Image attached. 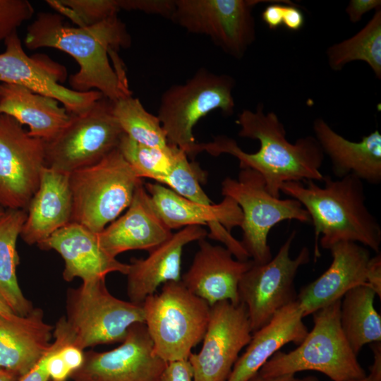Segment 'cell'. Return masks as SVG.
Here are the masks:
<instances>
[{
  "mask_svg": "<svg viewBox=\"0 0 381 381\" xmlns=\"http://www.w3.org/2000/svg\"><path fill=\"white\" fill-rule=\"evenodd\" d=\"M14 314L15 313L8 306V305L7 304L6 301L4 299L2 296L0 294V315L5 317H9Z\"/></svg>",
  "mask_w": 381,
  "mask_h": 381,
  "instance_id": "cell-46",
  "label": "cell"
},
{
  "mask_svg": "<svg viewBox=\"0 0 381 381\" xmlns=\"http://www.w3.org/2000/svg\"><path fill=\"white\" fill-rule=\"evenodd\" d=\"M198 244L191 265L181 276L183 285L210 306L223 301L240 303L239 282L253 261L239 260L226 247L212 245L205 238Z\"/></svg>",
  "mask_w": 381,
  "mask_h": 381,
  "instance_id": "cell-18",
  "label": "cell"
},
{
  "mask_svg": "<svg viewBox=\"0 0 381 381\" xmlns=\"http://www.w3.org/2000/svg\"><path fill=\"white\" fill-rule=\"evenodd\" d=\"M273 1L175 0L171 20L188 32L209 37L224 53L241 59L256 39L253 8Z\"/></svg>",
  "mask_w": 381,
  "mask_h": 381,
  "instance_id": "cell-11",
  "label": "cell"
},
{
  "mask_svg": "<svg viewBox=\"0 0 381 381\" xmlns=\"http://www.w3.org/2000/svg\"><path fill=\"white\" fill-rule=\"evenodd\" d=\"M373 354V362L370 366L367 377L370 381H381V341L370 344Z\"/></svg>",
  "mask_w": 381,
  "mask_h": 381,
  "instance_id": "cell-42",
  "label": "cell"
},
{
  "mask_svg": "<svg viewBox=\"0 0 381 381\" xmlns=\"http://www.w3.org/2000/svg\"><path fill=\"white\" fill-rule=\"evenodd\" d=\"M236 123L238 135L258 140L259 150L254 153L244 152L236 141L226 135H218L212 142L198 143L197 154L205 151L212 156L228 154L236 157L241 169H250L264 179L267 191L280 197L284 183L322 181L320 171L325 154L314 136L298 138L294 143L286 138L282 122L273 111L264 112L260 103L255 111L244 109L238 114Z\"/></svg>",
  "mask_w": 381,
  "mask_h": 381,
  "instance_id": "cell-2",
  "label": "cell"
},
{
  "mask_svg": "<svg viewBox=\"0 0 381 381\" xmlns=\"http://www.w3.org/2000/svg\"><path fill=\"white\" fill-rule=\"evenodd\" d=\"M295 4L290 1H278L270 4L265 7L261 13L262 21L267 25L270 30H276L282 25L284 4Z\"/></svg>",
  "mask_w": 381,
  "mask_h": 381,
  "instance_id": "cell-39",
  "label": "cell"
},
{
  "mask_svg": "<svg viewBox=\"0 0 381 381\" xmlns=\"http://www.w3.org/2000/svg\"><path fill=\"white\" fill-rule=\"evenodd\" d=\"M112 102L114 115L126 135L145 145L169 146L159 118L148 112L139 99L131 95Z\"/></svg>",
  "mask_w": 381,
  "mask_h": 381,
  "instance_id": "cell-31",
  "label": "cell"
},
{
  "mask_svg": "<svg viewBox=\"0 0 381 381\" xmlns=\"http://www.w3.org/2000/svg\"><path fill=\"white\" fill-rule=\"evenodd\" d=\"M35 13L27 0H0V42L5 41Z\"/></svg>",
  "mask_w": 381,
  "mask_h": 381,
  "instance_id": "cell-35",
  "label": "cell"
},
{
  "mask_svg": "<svg viewBox=\"0 0 381 381\" xmlns=\"http://www.w3.org/2000/svg\"><path fill=\"white\" fill-rule=\"evenodd\" d=\"M207 236V231L201 226H188L149 252L146 258H131L126 274L129 301L142 305L159 286L180 281L183 248Z\"/></svg>",
  "mask_w": 381,
  "mask_h": 381,
  "instance_id": "cell-22",
  "label": "cell"
},
{
  "mask_svg": "<svg viewBox=\"0 0 381 381\" xmlns=\"http://www.w3.org/2000/svg\"><path fill=\"white\" fill-rule=\"evenodd\" d=\"M145 188L158 214L171 230L207 225L210 228L208 238L224 243L236 259H250L241 242L230 233L242 222L241 210L232 199L224 197L219 204L204 205L185 198L157 182L147 183Z\"/></svg>",
  "mask_w": 381,
  "mask_h": 381,
  "instance_id": "cell-17",
  "label": "cell"
},
{
  "mask_svg": "<svg viewBox=\"0 0 381 381\" xmlns=\"http://www.w3.org/2000/svg\"><path fill=\"white\" fill-rule=\"evenodd\" d=\"M64 20L57 13H39L27 28L26 47L53 48L71 56L79 66L69 78L73 90H97L112 102L132 95L122 65H111L109 58L131 45V36L121 20L115 16L84 27L71 26Z\"/></svg>",
  "mask_w": 381,
  "mask_h": 381,
  "instance_id": "cell-1",
  "label": "cell"
},
{
  "mask_svg": "<svg viewBox=\"0 0 381 381\" xmlns=\"http://www.w3.org/2000/svg\"><path fill=\"white\" fill-rule=\"evenodd\" d=\"M142 306L155 354L167 363L188 360L202 341L210 306L180 280L164 284Z\"/></svg>",
  "mask_w": 381,
  "mask_h": 381,
  "instance_id": "cell-5",
  "label": "cell"
},
{
  "mask_svg": "<svg viewBox=\"0 0 381 381\" xmlns=\"http://www.w3.org/2000/svg\"><path fill=\"white\" fill-rule=\"evenodd\" d=\"M222 194L235 201L241 210L240 242L255 264H265L272 258L267 236L274 226L291 219L310 222L308 212L298 200L272 195L263 177L250 169H241L237 179L225 178Z\"/></svg>",
  "mask_w": 381,
  "mask_h": 381,
  "instance_id": "cell-8",
  "label": "cell"
},
{
  "mask_svg": "<svg viewBox=\"0 0 381 381\" xmlns=\"http://www.w3.org/2000/svg\"><path fill=\"white\" fill-rule=\"evenodd\" d=\"M367 284L381 298V254L370 258L367 270Z\"/></svg>",
  "mask_w": 381,
  "mask_h": 381,
  "instance_id": "cell-41",
  "label": "cell"
},
{
  "mask_svg": "<svg viewBox=\"0 0 381 381\" xmlns=\"http://www.w3.org/2000/svg\"><path fill=\"white\" fill-rule=\"evenodd\" d=\"M188 155L181 150L170 173L161 184H165L181 196L204 205L213 204L201 188L206 181V171L198 163L190 162Z\"/></svg>",
  "mask_w": 381,
  "mask_h": 381,
  "instance_id": "cell-33",
  "label": "cell"
},
{
  "mask_svg": "<svg viewBox=\"0 0 381 381\" xmlns=\"http://www.w3.org/2000/svg\"><path fill=\"white\" fill-rule=\"evenodd\" d=\"M53 330L39 308H33L23 316L0 315V368L11 371L20 379L47 353Z\"/></svg>",
  "mask_w": 381,
  "mask_h": 381,
  "instance_id": "cell-24",
  "label": "cell"
},
{
  "mask_svg": "<svg viewBox=\"0 0 381 381\" xmlns=\"http://www.w3.org/2000/svg\"><path fill=\"white\" fill-rule=\"evenodd\" d=\"M160 381H193V369L188 360L167 363Z\"/></svg>",
  "mask_w": 381,
  "mask_h": 381,
  "instance_id": "cell-37",
  "label": "cell"
},
{
  "mask_svg": "<svg viewBox=\"0 0 381 381\" xmlns=\"http://www.w3.org/2000/svg\"><path fill=\"white\" fill-rule=\"evenodd\" d=\"M48 351V350H47ZM46 353L37 365L19 381H49L50 377L46 369Z\"/></svg>",
  "mask_w": 381,
  "mask_h": 381,
  "instance_id": "cell-43",
  "label": "cell"
},
{
  "mask_svg": "<svg viewBox=\"0 0 381 381\" xmlns=\"http://www.w3.org/2000/svg\"><path fill=\"white\" fill-rule=\"evenodd\" d=\"M303 318L297 301L276 313L269 322L253 332L227 381H247L282 346L289 343L300 344L308 332Z\"/></svg>",
  "mask_w": 381,
  "mask_h": 381,
  "instance_id": "cell-26",
  "label": "cell"
},
{
  "mask_svg": "<svg viewBox=\"0 0 381 381\" xmlns=\"http://www.w3.org/2000/svg\"><path fill=\"white\" fill-rule=\"evenodd\" d=\"M295 236L296 231H293L274 257L265 264L253 262L239 282L240 303L246 308L253 332L297 299L295 278L299 268L308 264L310 258L306 246L296 258H291L290 249Z\"/></svg>",
  "mask_w": 381,
  "mask_h": 381,
  "instance_id": "cell-12",
  "label": "cell"
},
{
  "mask_svg": "<svg viewBox=\"0 0 381 381\" xmlns=\"http://www.w3.org/2000/svg\"><path fill=\"white\" fill-rule=\"evenodd\" d=\"M381 8L380 0H351L345 12L351 23L359 22L363 16L370 11Z\"/></svg>",
  "mask_w": 381,
  "mask_h": 381,
  "instance_id": "cell-38",
  "label": "cell"
},
{
  "mask_svg": "<svg viewBox=\"0 0 381 381\" xmlns=\"http://www.w3.org/2000/svg\"><path fill=\"white\" fill-rule=\"evenodd\" d=\"M0 114V205L27 210L46 167V142Z\"/></svg>",
  "mask_w": 381,
  "mask_h": 381,
  "instance_id": "cell-13",
  "label": "cell"
},
{
  "mask_svg": "<svg viewBox=\"0 0 381 381\" xmlns=\"http://www.w3.org/2000/svg\"><path fill=\"white\" fill-rule=\"evenodd\" d=\"M5 212L6 210H4V208L0 205V219L3 217Z\"/></svg>",
  "mask_w": 381,
  "mask_h": 381,
  "instance_id": "cell-48",
  "label": "cell"
},
{
  "mask_svg": "<svg viewBox=\"0 0 381 381\" xmlns=\"http://www.w3.org/2000/svg\"><path fill=\"white\" fill-rule=\"evenodd\" d=\"M124 134L113 113V102L103 97L71 119L58 135L46 142V166L71 174L92 165L119 147Z\"/></svg>",
  "mask_w": 381,
  "mask_h": 381,
  "instance_id": "cell-10",
  "label": "cell"
},
{
  "mask_svg": "<svg viewBox=\"0 0 381 381\" xmlns=\"http://www.w3.org/2000/svg\"><path fill=\"white\" fill-rule=\"evenodd\" d=\"M0 114L26 125L30 135L45 142L55 138L71 119L56 99L7 83H0Z\"/></svg>",
  "mask_w": 381,
  "mask_h": 381,
  "instance_id": "cell-27",
  "label": "cell"
},
{
  "mask_svg": "<svg viewBox=\"0 0 381 381\" xmlns=\"http://www.w3.org/2000/svg\"><path fill=\"white\" fill-rule=\"evenodd\" d=\"M376 294L367 284L347 291L341 300L340 324L353 351L381 341V317L374 306Z\"/></svg>",
  "mask_w": 381,
  "mask_h": 381,
  "instance_id": "cell-28",
  "label": "cell"
},
{
  "mask_svg": "<svg viewBox=\"0 0 381 381\" xmlns=\"http://www.w3.org/2000/svg\"><path fill=\"white\" fill-rule=\"evenodd\" d=\"M158 214L143 183L133 194L126 212L97 234L101 248L115 258L131 250H154L172 236Z\"/></svg>",
  "mask_w": 381,
  "mask_h": 381,
  "instance_id": "cell-20",
  "label": "cell"
},
{
  "mask_svg": "<svg viewBox=\"0 0 381 381\" xmlns=\"http://www.w3.org/2000/svg\"><path fill=\"white\" fill-rule=\"evenodd\" d=\"M235 84L231 75L202 68L183 84L167 89L160 98L157 117L169 144L178 147L188 157L198 155L194 126L212 111L219 109L226 116L234 113Z\"/></svg>",
  "mask_w": 381,
  "mask_h": 381,
  "instance_id": "cell-7",
  "label": "cell"
},
{
  "mask_svg": "<svg viewBox=\"0 0 381 381\" xmlns=\"http://www.w3.org/2000/svg\"><path fill=\"white\" fill-rule=\"evenodd\" d=\"M305 23L302 11L296 4H286L284 6L282 25L290 31L300 30Z\"/></svg>",
  "mask_w": 381,
  "mask_h": 381,
  "instance_id": "cell-40",
  "label": "cell"
},
{
  "mask_svg": "<svg viewBox=\"0 0 381 381\" xmlns=\"http://www.w3.org/2000/svg\"><path fill=\"white\" fill-rule=\"evenodd\" d=\"M69 176L47 166L42 169L20 235L27 244L39 246L71 222L73 200Z\"/></svg>",
  "mask_w": 381,
  "mask_h": 381,
  "instance_id": "cell-23",
  "label": "cell"
},
{
  "mask_svg": "<svg viewBox=\"0 0 381 381\" xmlns=\"http://www.w3.org/2000/svg\"><path fill=\"white\" fill-rule=\"evenodd\" d=\"M332 70L341 71L347 64L362 61L381 78V8L376 9L366 25L352 37L329 47L326 51Z\"/></svg>",
  "mask_w": 381,
  "mask_h": 381,
  "instance_id": "cell-30",
  "label": "cell"
},
{
  "mask_svg": "<svg viewBox=\"0 0 381 381\" xmlns=\"http://www.w3.org/2000/svg\"><path fill=\"white\" fill-rule=\"evenodd\" d=\"M66 322L73 344L84 350L102 344L122 342L130 327L144 323L142 305L116 298L105 279L85 282L67 292Z\"/></svg>",
  "mask_w": 381,
  "mask_h": 381,
  "instance_id": "cell-9",
  "label": "cell"
},
{
  "mask_svg": "<svg viewBox=\"0 0 381 381\" xmlns=\"http://www.w3.org/2000/svg\"><path fill=\"white\" fill-rule=\"evenodd\" d=\"M250 320L244 304L229 301L210 306V318L198 353L188 361L193 381H227L241 350L252 337Z\"/></svg>",
  "mask_w": 381,
  "mask_h": 381,
  "instance_id": "cell-15",
  "label": "cell"
},
{
  "mask_svg": "<svg viewBox=\"0 0 381 381\" xmlns=\"http://www.w3.org/2000/svg\"><path fill=\"white\" fill-rule=\"evenodd\" d=\"M341 300L313 313V327L289 352L274 353L260 369L264 377L313 370L332 381L365 377V370L346 340L340 324Z\"/></svg>",
  "mask_w": 381,
  "mask_h": 381,
  "instance_id": "cell-4",
  "label": "cell"
},
{
  "mask_svg": "<svg viewBox=\"0 0 381 381\" xmlns=\"http://www.w3.org/2000/svg\"><path fill=\"white\" fill-rule=\"evenodd\" d=\"M329 250L332 257L329 267L297 294L296 301L304 318L341 300L355 286L367 284L368 265L371 258L368 248L355 242L341 241Z\"/></svg>",
  "mask_w": 381,
  "mask_h": 381,
  "instance_id": "cell-19",
  "label": "cell"
},
{
  "mask_svg": "<svg viewBox=\"0 0 381 381\" xmlns=\"http://www.w3.org/2000/svg\"><path fill=\"white\" fill-rule=\"evenodd\" d=\"M121 10L140 11L159 15L171 20L175 8V0H119Z\"/></svg>",
  "mask_w": 381,
  "mask_h": 381,
  "instance_id": "cell-36",
  "label": "cell"
},
{
  "mask_svg": "<svg viewBox=\"0 0 381 381\" xmlns=\"http://www.w3.org/2000/svg\"><path fill=\"white\" fill-rule=\"evenodd\" d=\"M247 381H320L315 375H307L298 377L295 374H286L275 377H264L256 373Z\"/></svg>",
  "mask_w": 381,
  "mask_h": 381,
  "instance_id": "cell-44",
  "label": "cell"
},
{
  "mask_svg": "<svg viewBox=\"0 0 381 381\" xmlns=\"http://www.w3.org/2000/svg\"><path fill=\"white\" fill-rule=\"evenodd\" d=\"M47 3L78 27L98 23L121 11L119 0H48Z\"/></svg>",
  "mask_w": 381,
  "mask_h": 381,
  "instance_id": "cell-34",
  "label": "cell"
},
{
  "mask_svg": "<svg viewBox=\"0 0 381 381\" xmlns=\"http://www.w3.org/2000/svg\"><path fill=\"white\" fill-rule=\"evenodd\" d=\"M313 128L337 179L351 175L370 184L380 183L381 134L378 130L363 136L359 142H353L335 132L322 118L313 121Z\"/></svg>",
  "mask_w": 381,
  "mask_h": 381,
  "instance_id": "cell-25",
  "label": "cell"
},
{
  "mask_svg": "<svg viewBox=\"0 0 381 381\" xmlns=\"http://www.w3.org/2000/svg\"><path fill=\"white\" fill-rule=\"evenodd\" d=\"M71 222L98 234L127 209L143 183L119 149L70 174Z\"/></svg>",
  "mask_w": 381,
  "mask_h": 381,
  "instance_id": "cell-6",
  "label": "cell"
},
{
  "mask_svg": "<svg viewBox=\"0 0 381 381\" xmlns=\"http://www.w3.org/2000/svg\"><path fill=\"white\" fill-rule=\"evenodd\" d=\"M52 381H53V380H52Z\"/></svg>",
  "mask_w": 381,
  "mask_h": 381,
  "instance_id": "cell-49",
  "label": "cell"
},
{
  "mask_svg": "<svg viewBox=\"0 0 381 381\" xmlns=\"http://www.w3.org/2000/svg\"><path fill=\"white\" fill-rule=\"evenodd\" d=\"M347 381H370V380L367 377V375H366L365 377L361 378V379L350 380Z\"/></svg>",
  "mask_w": 381,
  "mask_h": 381,
  "instance_id": "cell-47",
  "label": "cell"
},
{
  "mask_svg": "<svg viewBox=\"0 0 381 381\" xmlns=\"http://www.w3.org/2000/svg\"><path fill=\"white\" fill-rule=\"evenodd\" d=\"M26 215L25 210L8 209L0 219V294L13 312L20 316L33 309L23 295L16 275L19 264L16 243Z\"/></svg>",
  "mask_w": 381,
  "mask_h": 381,
  "instance_id": "cell-29",
  "label": "cell"
},
{
  "mask_svg": "<svg viewBox=\"0 0 381 381\" xmlns=\"http://www.w3.org/2000/svg\"><path fill=\"white\" fill-rule=\"evenodd\" d=\"M323 186L315 181L284 183L280 192L298 200L308 212L315 231V258L320 245L329 249L341 241L358 243L380 253L381 227L365 205L363 181L353 176L332 179L324 176Z\"/></svg>",
  "mask_w": 381,
  "mask_h": 381,
  "instance_id": "cell-3",
  "label": "cell"
},
{
  "mask_svg": "<svg viewBox=\"0 0 381 381\" xmlns=\"http://www.w3.org/2000/svg\"><path fill=\"white\" fill-rule=\"evenodd\" d=\"M19 377L8 370L0 368V381H19Z\"/></svg>",
  "mask_w": 381,
  "mask_h": 381,
  "instance_id": "cell-45",
  "label": "cell"
},
{
  "mask_svg": "<svg viewBox=\"0 0 381 381\" xmlns=\"http://www.w3.org/2000/svg\"><path fill=\"white\" fill-rule=\"evenodd\" d=\"M54 250L64 262L63 277L71 282L78 277L83 282L105 279L111 272L126 275L128 264L108 255L100 246L97 234L85 226L71 222L54 233L38 246Z\"/></svg>",
  "mask_w": 381,
  "mask_h": 381,
  "instance_id": "cell-21",
  "label": "cell"
},
{
  "mask_svg": "<svg viewBox=\"0 0 381 381\" xmlns=\"http://www.w3.org/2000/svg\"><path fill=\"white\" fill-rule=\"evenodd\" d=\"M0 53V83L24 87L56 99L71 114L86 111L103 95L97 90L77 92L61 83L67 78L64 66L42 54L28 56L17 32L5 41Z\"/></svg>",
  "mask_w": 381,
  "mask_h": 381,
  "instance_id": "cell-14",
  "label": "cell"
},
{
  "mask_svg": "<svg viewBox=\"0 0 381 381\" xmlns=\"http://www.w3.org/2000/svg\"><path fill=\"white\" fill-rule=\"evenodd\" d=\"M167 365L155 354L145 323H135L116 348L85 352L83 365L69 378L73 381H160Z\"/></svg>",
  "mask_w": 381,
  "mask_h": 381,
  "instance_id": "cell-16",
  "label": "cell"
},
{
  "mask_svg": "<svg viewBox=\"0 0 381 381\" xmlns=\"http://www.w3.org/2000/svg\"><path fill=\"white\" fill-rule=\"evenodd\" d=\"M118 149L138 177L150 179L160 184L170 173L181 150L170 144L164 148L145 145L125 133Z\"/></svg>",
  "mask_w": 381,
  "mask_h": 381,
  "instance_id": "cell-32",
  "label": "cell"
}]
</instances>
